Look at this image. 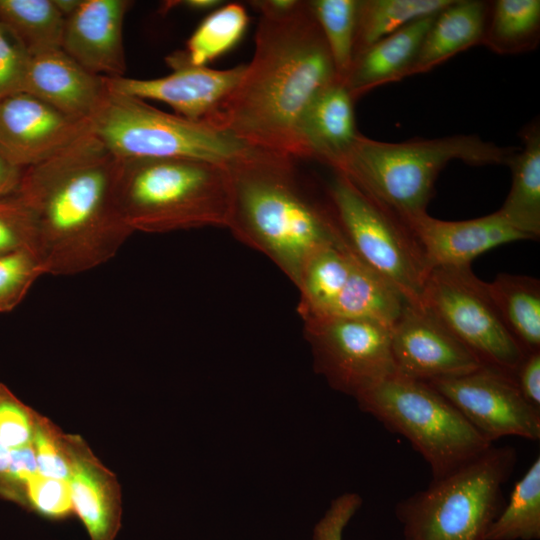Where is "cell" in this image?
<instances>
[{
    "label": "cell",
    "mask_w": 540,
    "mask_h": 540,
    "mask_svg": "<svg viewBox=\"0 0 540 540\" xmlns=\"http://www.w3.org/2000/svg\"><path fill=\"white\" fill-rule=\"evenodd\" d=\"M427 383L491 444L507 436L540 439V410L523 398L509 374L481 366L465 375Z\"/></svg>",
    "instance_id": "7c38bea8"
},
{
    "label": "cell",
    "mask_w": 540,
    "mask_h": 540,
    "mask_svg": "<svg viewBox=\"0 0 540 540\" xmlns=\"http://www.w3.org/2000/svg\"><path fill=\"white\" fill-rule=\"evenodd\" d=\"M539 41V0L490 2L481 45L496 54L512 55L536 49Z\"/></svg>",
    "instance_id": "4316f807"
},
{
    "label": "cell",
    "mask_w": 540,
    "mask_h": 540,
    "mask_svg": "<svg viewBox=\"0 0 540 540\" xmlns=\"http://www.w3.org/2000/svg\"><path fill=\"white\" fill-rule=\"evenodd\" d=\"M249 23L241 4H222L211 11L187 41L185 54L190 63L206 66L230 51L242 39Z\"/></svg>",
    "instance_id": "4dcf8cb0"
},
{
    "label": "cell",
    "mask_w": 540,
    "mask_h": 540,
    "mask_svg": "<svg viewBox=\"0 0 540 540\" xmlns=\"http://www.w3.org/2000/svg\"><path fill=\"white\" fill-rule=\"evenodd\" d=\"M391 350L396 374L425 382L482 366L427 309L409 302L391 328Z\"/></svg>",
    "instance_id": "5bb4252c"
},
{
    "label": "cell",
    "mask_w": 540,
    "mask_h": 540,
    "mask_svg": "<svg viewBox=\"0 0 540 540\" xmlns=\"http://www.w3.org/2000/svg\"><path fill=\"white\" fill-rule=\"evenodd\" d=\"M421 306L480 362L511 375L526 355L506 329L487 283L471 266L435 267L427 276Z\"/></svg>",
    "instance_id": "30bf717a"
},
{
    "label": "cell",
    "mask_w": 540,
    "mask_h": 540,
    "mask_svg": "<svg viewBox=\"0 0 540 540\" xmlns=\"http://www.w3.org/2000/svg\"><path fill=\"white\" fill-rule=\"evenodd\" d=\"M362 498L357 493H344L336 497L315 524L312 540H343V533L360 509Z\"/></svg>",
    "instance_id": "f35d334b"
},
{
    "label": "cell",
    "mask_w": 540,
    "mask_h": 540,
    "mask_svg": "<svg viewBox=\"0 0 540 540\" xmlns=\"http://www.w3.org/2000/svg\"><path fill=\"white\" fill-rule=\"evenodd\" d=\"M436 15L412 22L354 57L343 81L354 101L379 86L409 77L422 41Z\"/></svg>",
    "instance_id": "44dd1931"
},
{
    "label": "cell",
    "mask_w": 540,
    "mask_h": 540,
    "mask_svg": "<svg viewBox=\"0 0 540 540\" xmlns=\"http://www.w3.org/2000/svg\"><path fill=\"white\" fill-rule=\"evenodd\" d=\"M38 412L0 383V443L16 450L33 443Z\"/></svg>",
    "instance_id": "d590c367"
},
{
    "label": "cell",
    "mask_w": 540,
    "mask_h": 540,
    "mask_svg": "<svg viewBox=\"0 0 540 540\" xmlns=\"http://www.w3.org/2000/svg\"><path fill=\"white\" fill-rule=\"evenodd\" d=\"M358 3L359 0L308 1L342 83L354 59Z\"/></svg>",
    "instance_id": "1f68e13d"
},
{
    "label": "cell",
    "mask_w": 540,
    "mask_h": 540,
    "mask_svg": "<svg viewBox=\"0 0 540 540\" xmlns=\"http://www.w3.org/2000/svg\"><path fill=\"white\" fill-rule=\"evenodd\" d=\"M487 288L506 329L522 351L540 352V281L501 273L487 283Z\"/></svg>",
    "instance_id": "cb8c5ba5"
},
{
    "label": "cell",
    "mask_w": 540,
    "mask_h": 540,
    "mask_svg": "<svg viewBox=\"0 0 540 540\" xmlns=\"http://www.w3.org/2000/svg\"><path fill=\"white\" fill-rule=\"evenodd\" d=\"M38 473L69 481L71 474L67 433L48 417L38 413L33 437Z\"/></svg>",
    "instance_id": "836d02e7"
},
{
    "label": "cell",
    "mask_w": 540,
    "mask_h": 540,
    "mask_svg": "<svg viewBox=\"0 0 540 540\" xmlns=\"http://www.w3.org/2000/svg\"><path fill=\"white\" fill-rule=\"evenodd\" d=\"M355 399L362 411L410 442L428 464L432 479L493 445L425 381L394 374Z\"/></svg>",
    "instance_id": "52a82bcc"
},
{
    "label": "cell",
    "mask_w": 540,
    "mask_h": 540,
    "mask_svg": "<svg viewBox=\"0 0 540 540\" xmlns=\"http://www.w3.org/2000/svg\"><path fill=\"white\" fill-rule=\"evenodd\" d=\"M107 91L104 77L83 68L61 48L30 53L24 92L70 118L89 121Z\"/></svg>",
    "instance_id": "d6986e66"
},
{
    "label": "cell",
    "mask_w": 540,
    "mask_h": 540,
    "mask_svg": "<svg viewBox=\"0 0 540 540\" xmlns=\"http://www.w3.org/2000/svg\"><path fill=\"white\" fill-rule=\"evenodd\" d=\"M314 368L335 390L357 398L396 374L391 329L368 320L303 319Z\"/></svg>",
    "instance_id": "8fae6325"
},
{
    "label": "cell",
    "mask_w": 540,
    "mask_h": 540,
    "mask_svg": "<svg viewBox=\"0 0 540 540\" xmlns=\"http://www.w3.org/2000/svg\"><path fill=\"white\" fill-rule=\"evenodd\" d=\"M54 3L62 15L66 18L77 8L80 0H54Z\"/></svg>",
    "instance_id": "7bdbcfd3"
},
{
    "label": "cell",
    "mask_w": 540,
    "mask_h": 540,
    "mask_svg": "<svg viewBox=\"0 0 540 540\" xmlns=\"http://www.w3.org/2000/svg\"><path fill=\"white\" fill-rule=\"evenodd\" d=\"M514 380L523 398L540 410V352L524 356L514 373Z\"/></svg>",
    "instance_id": "ab89813d"
},
{
    "label": "cell",
    "mask_w": 540,
    "mask_h": 540,
    "mask_svg": "<svg viewBox=\"0 0 540 540\" xmlns=\"http://www.w3.org/2000/svg\"><path fill=\"white\" fill-rule=\"evenodd\" d=\"M22 507L50 520L74 514L69 482L36 473L26 484Z\"/></svg>",
    "instance_id": "e575fe53"
},
{
    "label": "cell",
    "mask_w": 540,
    "mask_h": 540,
    "mask_svg": "<svg viewBox=\"0 0 540 540\" xmlns=\"http://www.w3.org/2000/svg\"><path fill=\"white\" fill-rule=\"evenodd\" d=\"M354 102L340 81L314 97L298 127L305 159L319 161L333 171L338 168L360 134L356 129Z\"/></svg>",
    "instance_id": "ffe728a7"
},
{
    "label": "cell",
    "mask_w": 540,
    "mask_h": 540,
    "mask_svg": "<svg viewBox=\"0 0 540 540\" xmlns=\"http://www.w3.org/2000/svg\"><path fill=\"white\" fill-rule=\"evenodd\" d=\"M74 513L89 540H115L122 523L121 488L112 473L79 435L67 434Z\"/></svg>",
    "instance_id": "ac0fdd59"
},
{
    "label": "cell",
    "mask_w": 540,
    "mask_h": 540,
    "mask_svg": "<svg viewBox=\"0 0 540 540\" xmlns=\"http://www.w3.org/2000/svg\"><path fill=\"white\" fill-rule=\"evenodd\" d=\"M119 200L134 232L228 228L232 183L228 167L182 158L122 159Z\"/></svg>",
    "instance_id": "5b68a950"
},
{
    "label": "cell",
    "mask_w": 540,
    "mask_h": 540,
    "mask_svg": "<svg viewBox=\"0 0 540 540\" xmlns=\"http://www.w3.org/2000/svg\"><path fill=\"white\" fill-rule=\"evenodd\" d=\"M90 129L29 93L0 101V154L26 169L53 157Z\"/></svg>",
    "instance_id": "9a60e30c"
},
{
    "label": "cell",
    "mask_w": 540,
    "mask_h": 540,
    "mask_svg": "<svg viewBox=\"0 0 540 540\" xmlns=\"http://www.w3.org/2000/svg\"><path fill=\"white\" fill-rule=\"evenodd\" d=\"M407 302L395 287L356 259L345 287L324 317L368 320L391 329Z\"/></svg>",
    "instance_id": "484cf974"
},
{
    "label": "cell",
    "mask_w": 540,
    "mask_h": 540,
    "mask_svg": "<svg viewBox=\"0 0 540 540\" xmlns=\"http://www.w3.org/2000/svg\"><path fill=\"white\" fill-rule=\"evenodd\" d=\"M166 61L173 71L154 79L104 77L109 91L141 100H156L171 106L177 115L207 123L243 76L246 65L216 70L190 63L184 51Z\"/></svg>",
    "instance_id": "4fadbf2b"
},
{
    "label": "cell",
    "mask_w": 540,
    "mask_h": 540,
    "mask_svg": "<svg viewBox=\"0 0 540 540\" xmlns=\"http://www.w3.org/2000/svg\"><path fill=\"white\" fill-rule=\"evenodd\" d=\"M130 5L126 0H80L65 18L61 49L93 74L125 76L123 24Z\"/></svg>",
    "instance_id": "2e32d148"
},
{
    "label": "cell",
    "mask_w": 540,
    "mask_h": 540,
    "mask_svg": "<svg viewBox=\"0 0 540 540\" xmlns=\"http://www.w3.org/2000/svg\"><path fill=\"white\" fill-rule=\"evenodd\" d=\"M516 461L512 446L493 444L398 502L395 515L403 540H486Z\"/></svg>",
    "instance_id": "8992f818"
},
{
    "label": "cell",
    "mask_w": 540,
    "mask_h": 540,
    "mask_svg": "<svg viewBox=\"0 0 540 540\" xmlns=\"http://www.w3.org/2000/svg\"><path fill=\"white\" fill-rule=\"evenodd\" d=\"M327 188L341 240L366 268L421 306L431 270L417 239L392 210L366 194L346 176L334 172Z\"/></svg>",
    "instance_id": "9c48e42d"
},
{
    "label": "cell",
    "mask_w": 540,
    "mask_h": 540,
    "mask_svg": "<svg viewBox=\"0 0 540 540\" xmlns=\"http://www.w3.org/2000/svg\"><path fill=\"white\" fill-rule=\"evenodd\" d=\"M297 159L250 147L228 164L232 212L228 229L271 259L296 286L307 261L339 241L329 204L304 187Z\"/></svg>",
    "instance_id": "3957f363"
},
{
    "label": "cell",
    "mask_w": 540,
    "mask_h": 540,
    "mask_svg": "<svg viewBox=\"0 0 540 540\" xmlns=\"http://www.w3.org/2000/svg\"><path fill=\"white\" fill-rule=\"evenodd\" d=\"M411 229L429 267H466L497 246L529 239L498 212L470 220L444 221L427 213L404 221Z\"/></svg>",
    "instance_id": "e0dca14e"
},
{
    "label": "cell",
    "mask_w": 540,
    "mask_h": 540,
    "mask_svg": "<svg viewBox=\"0 0 540 540\" xmlns=\"http://www.w3.org/2000/svg\"><path fill=\"white\" fill-rule=\"evenodd\" d=\"M490 2L454 0L427 31L409 76L425 73L475 45H481Z\"/></svg>",
    "instance_id": "7402d4cb"
},
{
    "label": "cell",
    "mask_w": 540,
    "mask_h": 540,
    "mask_svg": "<svg viewBox=\"0 0 540 540\" xmlns=\"http://www.w3.org/2000/svg\"><path fill=\"white\" fill-rule=\"evenodd\" d=\"M44 274L39 260L30 250L0 254V312L13 310Z\"/></svg>",
    "instance_id": "d6a6232c"
},
{
    "label": "cell",
    "mask_w": 540,
    "mask_h": 540,
    "mask_svg": "<svg viewBox=\"0 0 540 540\" xmlns=\"http://www.w3.org/2000/svg\"><path fill=\"white\" fill-rule=\"evenodd\" d=\"M518 148L499 146L474 134L391 143L360 133L334 172L405 221L427 213L436 179L450 161L506 165Z\"/></svg>",
    "instance_id": "277c9868"
},
{
    "label": "cell",
    "mask_w": 540,
    "mask_h": 540,
    "mask_svg": "<svg viewBox=\"0 0 540 540\" xmlns=\"http://www.w3.org/2000/svg\"><path fill=\"white\" fill-rule=\"evenodd\" d=\"M523 146L511 155L510 191L498 212L529 239L540 236V124L534 119L519 133Z\"/></svg>",
    "instance_id": "603a6c76"
},
{
    "label": "cell",
    "mask_w": 540,
    "mask_h": 540,
    "mask_svg": "<svg viewBox=\"0 0 540 540\" xmlns=\"http://www.w3.org/2000/svg\"><path fill=\"white\" fill-rule=\"evenodd\" d=\"M24 170L12 164L0 154V199L17 193Z\"/></svg>",
    "instance_id": "60d3db41"
},
{
    "label": "cell",
    "mask_w": 540,
    "mask_h": 540,
    "mask_svg": "<svg viewBox=\"0 0 540 540\" xmlns=\"http://www.w3.org/2000/svg\"><path fill=\"white\" fill-rule=\"evenodd\" d=\"M540 538V457L515 483L509 500L490 526L486 540Z\"/></svg>",
    "instance_id": "f546056e"
},
{
    "label": "cell",
    "mask_w": 540,
    "mask_h": 540,
    "mask_svg": "<svg viewBox=\"0 0 540 540\" xmlns=\"http://www.w3.org/2000/svg\"><path fill=\"white\" fill-rule=\"evenodd\" d=\"M122 159L89 129L23 173L19 196L34 224L45 274L75 275L111 260L133 231L119 200Z\"/></svg>",
    "instance_id": "7a4b0ae2"
},
{
    "label": "cell",
    "mask_w": 540,
    "mask_h": 540,
    "mask_svg": "<svg viewBox=\"0 0 540 540\" xmlns=\"http://www.w3.org/2000/svg\"><path fill=\"white\" fill-rule=\"evenodd\" d=\"M356 258L342 240L318 250L305 264L296 287L302 319L324 317L345 287Z\"/></svg>",
    "instance_id": "d4e9b609"
},
{
    "label": "cell",
    "mask_w": 540,
    "mask_h": 540,
    "mask_svg": "<svg viewBox=\"0 0 540 540\" xmlns=\"http://www.w3.org/2000/svg\"><path fill=\"white\" fill-rule=\"evenodd\" d=\"M0 23L29 53L61 48L65 17L54 0H0Z\"/></svg>",
    "instance_id": "f1b7e54d"
},
{
    "label": "cell",
    "mask_w": 540,
    "mask_h": 540,
    "mask_svg": "<svg viewBox=\"0 0 540 540\" xmlns=\"http://www.w3.org/2000/svg\"><path fill=\"white\" fill-rule=\"evenodd\" d=\"M30 53L6 25L0 23V101L24 92Z\"/></svg>",
    "instance_id": "74e56055"
},
{
    "label": "cell",
    "mask_w": 540,
    "mask_h": 540,
    "mask_svg": "<svg viewBox=\"0 0 540 540\" xmlns=\"http://www.w3.org/2000/svg\"><path fill=\"white\" fill-rule=\"evenodd\" d=\"M169 6L181 5L195 11H213L220 7L223 2L219 0H186V1H174L169 2Z\"/></svg>",
    "instance_id": "b9f144b4"
},
{
    "label": "cell",
    "mask_w": 540,
    "mask_h": 540,
    "mask_svg": "<svg viewBox=\"0 0 540 540\" xmlns=\"http://www.w3.org/2000/svg\"><path fill=\"white\" fill-rule=\"evenodd\" d=\"M33 248V218L25 202L18 193L0 199V254Z\"/></svg>",
    "instance_id": "8d00e7d4"
},
{
    "label": "cell",
    "mask_w": 540,
    "mask_h": 540,
    "mask_svg": "<svg viewBox=\"0 0 540 540\" xmlns=\"http://www.w3.org/2000/svg\"><path fill=\"white\" fill-rule=\"evenodd\" d=\"M260 14L252 60L207 124L244 144L305 159L301 117L314 97L339 81L308 1H251Z\"/></svg>",
    "instance_id": "6da1fadb"
},
{
    "label": "cell",
    "mask_w": 540,
    "mask_h": 540,
    "mask_svg": "<svg viewBox=\"0 0 540 540\" xmlns=\"http://www.w3.org/2000/svg\"><path fill=\"white\" fill-rule=\"evenodd\" d=\"M89 125L120 159L182 158L227 166L250 148L207 123L163 112L144 100L109 90Z\"/></svg>",
    "instance_id": "ba28073f"
},
{
    "label": "cell",
    "mask_w": 540,
    "mask_h": 540,
    "mask_svg": "<svg viewBox=\"0 0 540 540\" xmlns=\"http://www.w3.org/2000/svg\"><path fill=\"white\" fill-rule=\"evenodd\" d=\"M453 1L359 0L354 57L412 22L436 15Z\"/></svg>",
    "instance_id": "83f0119b"
}]
</instances>
